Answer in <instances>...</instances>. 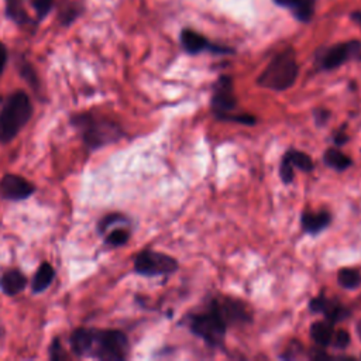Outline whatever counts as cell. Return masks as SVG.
I'll list each match as a JSON object with an SVG mask.
<instances>
[{
	"label": "cell",
	"instance_id": "6da1fadb",
	"mask_svg": "<svg viewBox=\"0 0 361 361\" xmlns=\"http://www.w3.org/2000/svg\"><path fill=\"white\" fill-rule=\"evenodd\" d=\"M299 66L292 49L275 55L257 78V85L269 90L283 92L292 87L298 79Z\"/></svg>",
	"mask_w": 361,
	"mask_h": 361
},
{
	"label": "cell",
	"instance_id": "7a4b0ae2",
	"mask_svg": "<svg viewBox=\"0 0 361 361\" xmlns=\"http://www.w3.org/2000/svg\"><path fill=\"white\" fill-rule=\"evenodd\" d=\"M32 113V106L24 92L13 93L0 111V142L11 141L25 126Z\"/></svg>",
	"mask_w": 361,
	"mask_h": 361
},
{
	"label": "cell",
	"instance_id": "3957f363",
	"mask_svg": "<svg viewBox=\"0 0 361 361\" xmlns=\"http://www.w3.org/2000/svg\"><path fill=\"white\" fill-rule=\"evenodd\" d=\"M189 330L210 347H221L227 333V324L219 312L209 305L207 310L188 319Z\"/></svg>",
	"mask_w": 361,
	"mask_h": 361
},
{
	"label": "cell",
	"instance_id": "277c9868",
	"mask_svg": "<svg viewBox=\"0 0 361 361\" xmlns=\"http://www.w3.org/2000/svg\"><path fill=\"white\" fill-rule=\"evenodd\" d=\"M75 126L82 130L85 142L92 148H99L102 145L110 144L121 137V130L111 121L93 118L92 116H78L73 120Z\"/></svg>",
	"mask_w": 361,
	"mask_h": 361
},
{
	"label": "cell",
	"instance_id": "5b68a950",
	"mask_svg": "<svg viewBox=\"0 0 361 361\" xmlns=\"http://www.w3.org/2000/svg\"><path fill=\"white\" fill-rule=\"evenodd\" d=\"M128 353L127 336L120 330H94L92 357L117 361L124 360Z\"/></svg>",
	"mask_w": 361,
	"mask_h": 361
},
{
	"label": "cell",
	"instance_id": "8992f818",
	"mask_svg": "<svg viewBox=\"0 0 361 361\" xmlns=\"http://www.w3.org/2000/svg\"><path fill=\"white\" fill-rule=\"evenodd\" d=\"M179 268L178 259L165 254L152 250L141 251L134 259V269L137 274L144 276H158V275H171Z\"/></svg>",
	"mask_w": 361,
	"mask_h": 361
},
{
	"label": "cell",
	"instance_id": "52a82bcc",
	"mask_svg": "<svg viewBox=\"0 0 361 361\" xmlns=\"http://www.w3.org/2000/svg\"><path fill=\"white\" fill-rule=\"evenodd\" d=\"M237 107V97L234 94V87H233V79L227 75H221L212 93L210 99V109L212 113L223 121H227V118L234 113Z\"/></svg>",
	"mask_w": 361,
	"mask_h": 361
},
{
	"label": "cell",
	"instance_id": "ba28073f",
	"mask_svg": "<svg viewBox=\"0 0 361 361\" xmlns=\"http://www.w3.org/2000/svg\"><path fill=\"white\" fill-rule=\"evenodd\" d=\"M210 305L219 312L227 326H243L252 320V313L248 306L231 296H219L210 302Z\"/></svg>",
	"mask_w": 361,
	"mask_h": 361
},
{
	"label": "cell",
	"instance_id": "9c48e42d",
	"mask_svg": "<svg viewBox=\"0 0 361 361\" xmlns=\"http://www.w3.org/2000/svg\"><path fill=\"white\" fill-rule=\"evenodd\" d=\"M361 56V42L360 41H347L327 48L319 56V66L323 71H331L350 59H357Z\"/></svg>",
	"mask_w": 361,
	"mask_h": 361
},
{
	"label": "cell",
	"instance_id": "30bf717a",
	"mask_svg": "<svg viewBox=\"0 0 361 361\" xmlns=\"http://www.w3.org/2000/svg\"><path fill=\"white\" fill-rule=\"evenodd\" d=\"M307 307L312 313H320L324 316L326 320L334 324L348 319L351 314V310L348 307H345L344 305L334 299L326 298L323 293L316 298H312L307 303Z\"/></svg>",
	"mask_w": 361,
	"mask_h": 361
},
{
	"label": "cell",
	"instance_id": "8fae6325",
	"mask_svg": "<svg viewBox=\"0 0 361 361\" xmlns=\"http://www.w3.org/2000/svg\"><path fill=\"white\" fill-rule=\"evenodd\" d=\"M34 193V186L23 176L4 175L0 180V195L7 200H23Z\"/></svg>",
	"mask_w": 361,
	"mask_h": 361
},
{
	"label": "cell",
	"instance_id": "7c38bea8",
	"mask_svg": "<svg viewBox=\"0 0 361 361\" xmlns=\"http://www.w3.org/2000/svg\"><path fill=\"white\" fill-rule=\"evenodd\" d=\"M180 44L183 47V49L190 54V55H195V54H199L204 49H210V51H214V52H231L230 48H223V47H214L212 45L202 34L193 31V30H189V28H185L182 32H180Z\"/></svg>",
	"mask_w": 361,
	"mask_h": 361
},
{
	"label": "cell",
	"instance_id": "4fadbf2b",
	"mask_svg": "<svg viewBox=\"0 0 361 361\" xmlns=\"http://www.w3.org/2000/svg\"><path fill=\"white\" fill-rule=\"evenodd\" d=\"M333 220V216L327 210H306L300 216V227L305 233L310 235H317L323 230H326Z\"/></svg>",
	"mask_w": 361,
	"mask_h": 361
},
{
	"label": "cell",
	"instance_id": "5bb4252c",
	"mask_svg": "<svg viewBox=\"0 0 361 361\" xmlns=\"http://www.w3.org/2000/svg\"><path fill=\"white\" fill-rule=\"evenodd\" d=\"M309 334L312 337V340L320 347H329L331 345V340H333V334H334V323L329 322V320H317L313 322L310 324L309 329Z\"/></svg>",
	"mask_w": 361,
	"mask_h": 361
},
{
	"label": "cell",
	"instance_id": "9a60e30c",
	"mask_svg": "<svg viewBox=\"0 0 361 361\" xmlns=\"http://www.w3.org/2000/svg\"><path fill=\"white\" fill-rule=\"evenodd\" d=\"M94 341V330L78 329L71 336V348L79 355H90Z\"/></svg>",
	"mask_w": 361,
	"mask_h": 361
},
{
	"label": "cell",
	"instance_id": "2e32d148",
	"mask_svg": "<svg viewBox=\"0 0 361 361\" xmlns=\"http://www.w3.org/2000/svg\"><path fill=\"white\" fill-rule=\"evenodd\" d=\"M323 162L337 172H343L353 165V159L336 145L326 148L323 152Z\"/></svg>",
	"mask_w": 361,
	"mask_h": 361
},
{
	"label": "cell",
	"instance_id": "e0dca14e",
	"mask_svg": "<svg viewBox=\"0 0 361 361\" xmlns=\"http://www.w3.org/2000/svg\"><path fill=\"white\" fill-rule=\"evenodd\" d=\"M25 283H27L25 276L20 271H17V269L7 271L1 276V281H0L3 292L7 293V295H11V296L17 295L18 292H21L25 288Z\"/></svg>",
	"mask_w": 361,
	"mask_h": 361
},
{
	"label": "cell",
	"instance_id": "ac0fdd59",
	"mask_svg": "<svg viewBox=\"0 0 361 361\" xmlns=\"http://www.w3.org/2000/svg\"><path fill=\"white\" fill-rule=\"evenodd\" d=\"M283 158L293 166L298 168L303 172H312L314 169V162L312 159V157L303 151L295 149V148H289L285 154Z\"/></svg>",
	"mask_w": 361,
	"mask_h": 361
},
{
	"label": "cell",
	"instance_id": "d6986e66",
	"mask_svg": "<svg viewBox=\"0 0 361 361\" xmlns=\"http://www.w3.org/2000/svg\"><path fill=\"white\" fill-rule=\"evenodd\" d=\"M55 276V272H54V268L48 264V262H42L39 265V268L37 269L35 275H34V279H32V292L35 293H39L42 290H45L52 279Z\"/></svg>",
	"mask_w": 361,
	"mask_h": 361
},
{
	"label": "cell",
	"instance_id": "ffe728a7",
	"mask_svg": "<svg viewBox=\"0 0 361 361\" xmlns=\"http://www.w3.org/2000/svg\"><path fill=\"white\" fill-rule=\"evenodd\" d=\"M337 282L347 290H354L361 286V272L357 268L344 267L337 272Z\"/></svg>",
	"mask_w": 361,
	"mask_h": 361
},
{
	"label": "cell",
	"instance_id": "44dd1931",
	"mask_svg": "<svg viewBox=\"0 0 361 361\" xmlns=\"http://www.w3.org/2000/svg\"><path fill=\"white\" fill-rule=\"evenodd\" d=\"M293 16L299 21H309L313 16L314 10V0H296V3L290 7Z\"/></svg>",
	"mask_w": 361,
	"mask_h": 361
},
{
	"label": "cell",
	"instance_id": "7402d4cb",
	"mask_svg": "<svg viewBox=\"0 0 361 361\" xmlns=\"http://www.w3.org/2000/svg\"><path fill=\"white\" fill-rule=\"evenodd\" d=\"M128 237H130V233L126 230V228H114L113 231L109 233V235L106 237V243L109 245H113V247H118V245H123L128 241Z\"/></svg>",
	"mask_w": 361,
	"mask_h": 361
},
{
	"label": "cell",
	"instance_id": "603a6c76",
	"mask_svg": "<svg viewBox=\"0 0 361 361\" xmlns=\"http://www.w3.org/2000/svg\"><path fill=\"white\" fill-rule=\"evenodd\" d=\"M351 343V336L347 330L344 329H340V330H334V334H333V340H331V345L337 350H345Z\"/></svg>",
	"mask_w": 361,
	"mask_h": 361
},
{
	"label": "cell",
	"instance_id": "cb8c5ba5",
	"mask_svg": "<svg viewBox=\"0 0 361 361\" xmlns=\"http://www.w3.org/2000/svg\"><path fill=\"white\" fill-rule=\"evenodd\" d=\"M295 168L282 157L281 162H279V178L285 185L292 183L293 178H295Z\"/></svg>",
	"mask_w": 361,
	"mask_h": 361
},
{
	"label": "cell",
	"instance_id": "d4e9b609",
	"mask_svg": "<svg viewBox=\"0 0 361 361\" xmlns=\"http://www.w3.org/2000/svg\"><path fill=\"white\" fill-rule=\"evenodd\" d=\"M32 6L37 11V17L41 20L45 16H48V13L52 10L54 7V0H34Z\"/></svg>",
	"mask_w": 361,
	"mask_h": 361
},
{
	"label": "cell",
	"instance_id": "484cf974",
	"mask_svg": "<svg viewBox=\"0 0 361 361\" xmlns=\"http://www.w3.org/2000/svg\"><path fill=\"white\" fill-rule=\"evenodd\" d=\"M313 116H314V121L317 123V126H324L326 121L330 118V111L320 109V110H314Z\"/></svg>",
	"mask_w": 361,
	"mask_h": 361
},
{
	"label": "cell",
	"instance_id": "4316f807",
	"mask_svg": "<svg viewBox=\"0 0 361 361\" xmlns=\"http://www.w3.org/2000/svg\"><path fill=\"white\" fill-rule=\"evenodd\" d=\"M347 140H348V137H347V134H345L343 130L337 131V133H336V135L333 137V142H334V145H336V147L343 145Z\"/></svg>",
	"mask_w": 361,
	"mask_h": 361
},
{
	"label": "cell",
	"instance_id": "83f0119b",
	"mask_svg": "<svg viewBox=\"0 0 361 361\" xmlns=\"http://www.w3.org/2000/svg\"><path fill=\"white\" fill-rule=\"evenodd\" d=\"M61 351H62V348H61L59 340H55L54 344H52V347H51V358H52V360H59V358L62 357V355H61Z\"/></svg>",
	"mask_w": 361,
	"mask_h": 361
},
{
	"label": "cell",
	"instance_id": "f1b7e54d",
	"mask_svg": "<svg viewBox=\"0 0 361 361\" xmlns=\"http://www.w3.org/2000/svg\"><path fill=\"white\" fill-rule=\"evenodd\" d=\"M6 62H7V49H6V47L0 42V73L3 72Z\"/></svg>",
	"mask_w": 361,
	"mask_h": 361
},
{
	"label": "cell",
	"instance_id": "f546056e",
	"mask_svg": "<svg viewBox=\"0 0 361 361\" xmlns=\"http://www.w3.org/2000/svg\"><path fill=\"white\" fill-rule=\"evenodd\" d=\"M274 1L279 6H283V7H292L296 3V0H274Z\"/></svg>",
	"mask_w": 361,
	"mask_h": 361
},
{
	"label": "cell",
	"instance_id": "4dcf8cb0",
	"mask_svg": "<svg viewBox=\"0 0 361 361\" xmlns=\"http://www.w3.org/2000/svg\"><path fill=\"white\" fill-rule=\"evenodd\" d=\"M351 17H353V20L361 27V11H355V13H353L351 14Z\"/></svg>",
	"mask_w": 361,
	"mask_h": 361
},
{
	"label": "cell",
	"instance_id": "1f68e13d",
	"mask_svg": "<svg viewBox=\"0 0 361 361\" xmlns=\"http://www.w3.org/2000/svg\"><path fill=\"white\" fill-rule=\"evenodd\" d=\"M355 331H357L358 338L361 340V320H358V322H357V324H355Z\"/></svg>",
	"mask_w": 361,
	"mask_h": 361
},
{
	"label": "cell",
	"instance_id": "d6a6232c",
	"mask_svg": "<svg viewBox=\"0 0 361 361\" xmlns=\"http://www.w3.org/2000/svg\"><path fill=\"white\" fill-rule=\"evenodd\" d=\"M20 0H7V3H18Z\"/></svg>",
	"mask_w": 361,
	"mask_h": 361
}]
</instances>
